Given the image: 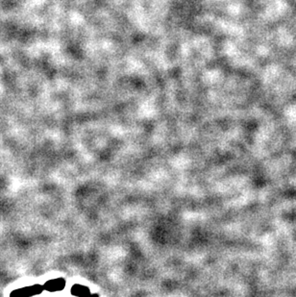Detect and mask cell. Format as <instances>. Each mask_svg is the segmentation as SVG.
Wrapping results in <instances>:
<instances>
[{
	"instance_id": "1",
	"label": "cell",
	"mask_w": 296,
	"mask_h": 297,
	"mask_svg": "<svg viewBox=\"0 0 296 297\" xmlns=\"http://www.w3.org/2000/svg\"><path fill=\"white\" fill-rule=\"evenodd\" d=\"M44 289L43 286L40 285H33L29 287H21L19 289L14 290L11 293L10 297H31L40 294Z\"/></svg>"
},
{
	"instance_id": "4",
	"label": "cell",
	"mask_w": 296,
	"mask_h": 297,
	"mask_svg": "<svg viewBox=\"0 0 296 297\" xmlns=\"http://www.w3.org/2000/svg\"><path fill=\"white\" fill-rule=\"evenodd\" d=\"M89 297H98V295L97 294H92V295H89Z\"/></svg>"
},
{
	"instance_id": "3",
	"label": "cell",
	"mask_w": 296,
	"mask_h": 297,
	"mask_svg": "<svg viewBox=\"0 0 296 297\" xmlns=\"http://www.w3.org/2000/svg\"><path fill=\"white\" fill-rule=\"evenodd\" d=\"M70 291L74 296L89 297L90 295L89 287H86L84 285H81V284L73 285V287H71Z\"/></svg>"
},
{
	"instance_id": "2",
	"label": "cell",
	"mask_w": 296,
	"mask_h": 297,
	"mask_svg": "<svg viewBox=\"0 0 296 297\" xmlns=\"http://www.w3.org/2000/svg\"><path fill=\"white\" fill-rule=\"evenodd\" d=\"M66 287V281L63 278H56V279H51L47 281L44 284V289L48 290L50 292H56V291H61Z\"/></svg>"
}]
</instances>
